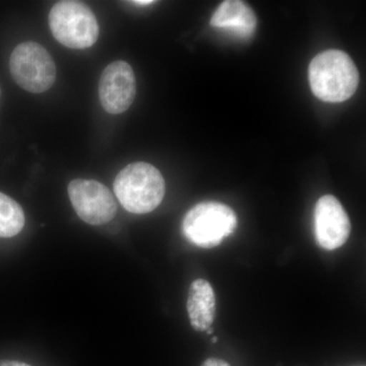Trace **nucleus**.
Masks as SVG:
<instances>
[{
  "label": "nucleus",
  "mask_w": 366,
  "mask_h": 366,
  "mask_svg": "<svg viewBox=\"0 0 366 366\" xmlns=\"http://www.w3.org/2000/svg\"><path fill=\"white\" fill-rule=\"evenodd\" d=\"M25 223V213L20 204L0 192V237L11 238L18 235Z\"/></svg>",
  "instance_id": "11"
},
{
  "label": "nucleus",
  "mask_w": 366,
  "mask_h": 366,
  "mask_svg": "<svg viewBox=\"0 0 366 366\" xmlns=\"http://www.w3.org/2000/svg\"><path fill=\"white\" fill-rule=\"evenodd\" d=\"M207 333L211 335L212 333H213V330H212L211 327H209V330H207Z\"/></svg>",
  "instance_id": "15"
},
{
  "label": "nucleus",
  "mask_w": 366,
  "mask_h": 366,
  "mask_svg": "<svg viewBox=\"0 0 366 366\" xmlns=\"http://www.w3.org/2000/svg\"><path fill=\"white\" fill-rule=\"evenodd\" d=\"M0 93H1V91H0Z\"/></svg>",
  "instance_id": "17"
},
{
  "label": "nucleus",
  "mask_w": 366,
  "mask_h": 366,
  "mask_svg": "<svg viewBox=\"0 0 366 366\" xmlns=\"http://www.w3.org/2000/svg\"><path fill=\"white\" fill-rule=\"evenodd\" d=\"M218 341V338H213V340H212V342H213V343H215V342Z\"/></svg>",
  "instance_id": "16"
},
{
  "label": "nucleus",
  "mask_w": 366,
  "mask_h": 366,
  "mask_svg": "<svg viewBox=\"0 0 366 366\" xmlns=\"http://www.w3.org/2000/svg\"><path fill=\"white\" fill-rule=\"evenodd\" d=\"M212 26L240 38L249 39L257 29V16L249 6L239 0H227L212 16Z\"/></svg>",
  "instance_id": "9"
},
{
  "label": "nucleus",
  "mask_w": 366,
  "mask_h": 366,
  "mask_svg": "<svg viewBox=\"0 0 366 366\" xmlns=\"http://www.w3.org/2000/svg\"><path fill=\"white\" fill-rule=\"evenodd\" d=\"M76 215L90 225L110 222L117 213L114 197L103 183L96 180L74 179L67 187Z\"/></svg>",
  "instance_id": "6"
},
{
  "label": "nucleus",
  "mask_w": 366,
  "mask_h": 366,
  "mask_svg": "<svg viewBox=\"0 0 366 366\" xmlns=\"http://www.w3.org/2000/svg\"><path fill=\"white\" fill-rule=\"evenodd\" d=\"M187 308L190 325L196 331L204 332L212 327L216 315V297L208 281L197 279L192 282Z\"/></svg>",
  "instance_id": "10"
},
{
  "label": "nucleus",
  "mask_w": 366,
  "mask_h": 366,
  "mask_svg": "<svg viewBox=\"0 0 366 366\" xmlns=\"http://www.w3.org/2000/svg\"><path fill=\"white\" fill-rule=\"evenodd\" d=\"M9 69L14 81L30 93H44L56 81V66L51 55L39 43L32 41L14 48Z\"/></svg>",
  "instance_id": "5"
},
{
  "label": "nucleus",
  "mask_w": 366,
  "mask_h": 366,
  "mask_svg": "<svg viewBox=\"0 0 366 366\" xmlns=\"http://www.w3.org/2000/svg\"><path fill=\"white\" fill-rule=\"evenodd\" d=\"M237 227L235 212L226 204L204 202L187 212L182 232L189 242L203 249L218 247Z\"/></svg>",
  "instance_id": "3"
},
{
  "label": "nucleus",
  "mask_w": 366,
  "mask_h": 366,
  "mask_svg": "<svg viewBox=\"0 0 366 366\" xmlns=\"http://www.w3.org/2000/svg\"><path fill=\"white\" fill-rule=\"evenodd\" d=\"M136 93V76L127 61L112 62L101 74L99 99L106 112L120 114L127 112L134 102Z\"/></svg>",
  "instance_id": "7"
},
{
  "label": "nucleus",
  "mask_w": 366,
  "mask_h": 366,
  "mask_svg": "<svg viewBox=\"0 0 366 366\" xmlns=\"http://www.w3.org/2000/svg\"><path fill=\"white\" fill-rule=\"evenodd\" d=\"M202 366H231L228 362L219 358H208L204 360Z\"/></svg>",
  "instance_id": "12"
},
{
  "label": "nucleus",
  "mask_w": 366,
  "mask_h": 366,
  "mask_svg": "<svg viewBox=\"0 0 366 366\" xmlns=\"http://www.w3.org/2000/svg\"><path fill=\"white\" fill-rule=\"evenodd\" d=\"M351 233V222L337 197H320L315 208V234L320 247L327 250L343 247Z\"/></svg>",
  "instance_id": "8"
},
{
  "label": "nucleus",
  "mask_w": 366,
  "mask_h": 366,
  "mask_svg": "<svg viewBox=\"0 0 366 366\" xmlns=\"http://www.w3.org/2000/svg\"><path fill=\"white\" fill-rule=\"evenodd\" d=\"M165 180L157 168L146 162L129 164L114 180L118 201L132 214H148L157 209L165 196Z\"/></svg>",
  "instance_id": "2"
},
{
  "label": "nucleus",
  "mask_w": 366,
  "mask_h": 366,
  "mask_svg": "<svg viewBox=\"0 0 366 366\" xmlns=\"http://www.w3.org/2000/svg\"><path fill=\"white\" fill-rule=\"evenodd\" d=\"M132 4H136V6H146L155 4V1H151V0H137V1H132Z\"/></svg>",
  "instance_id": "14"
},
{
  "label": "nucleus",
  "mask_w": 366,
  "mask_h": 366,
  "mask_svg": "<svg viewBox=\"0 0 366 366\" xmlns=\"http://www.w3.org/2000/svg\"><path fill=\"white\" fill-rule=\"evenodd\" d=\"M0 366H32V365H26V363L21 362V361L2 360V361H0Z\"/></svg>",
  "instance_id": "13"
},
{
  "label": "nucleus",
  "mask_w": 366,
  "mask_h": 366,
  "mask_svg": "<svg viewBox=\"0 0 366 366\" xmlns=\"http://www.w3.org/2000/svg\"><path fill=\"white\" fill-rule=\"evenodd\" d=\"M310 88L325 102L341 103L354 95L360 72L351 57L340 50H327L312 60L308 69Z\"/></svg>",
  "instance_id": "1"
},
{
  "label": "nucleus",
  "mask_w": 366,
  "mask_h": 366,
  "mask_svg": "<svg viewBox=\"0 0 366 366\" xmlns=\"http://www.w3.org/2000/svg\"><path fill=\"white\" fill-rule=\"evenodd\" d=\"M49 26L55 39L71 49H86L99 38L97 19L81 1L64 0L55 4L49 13Z\"/></svg>",
  "instance_id": "4"
}]
</instances>
